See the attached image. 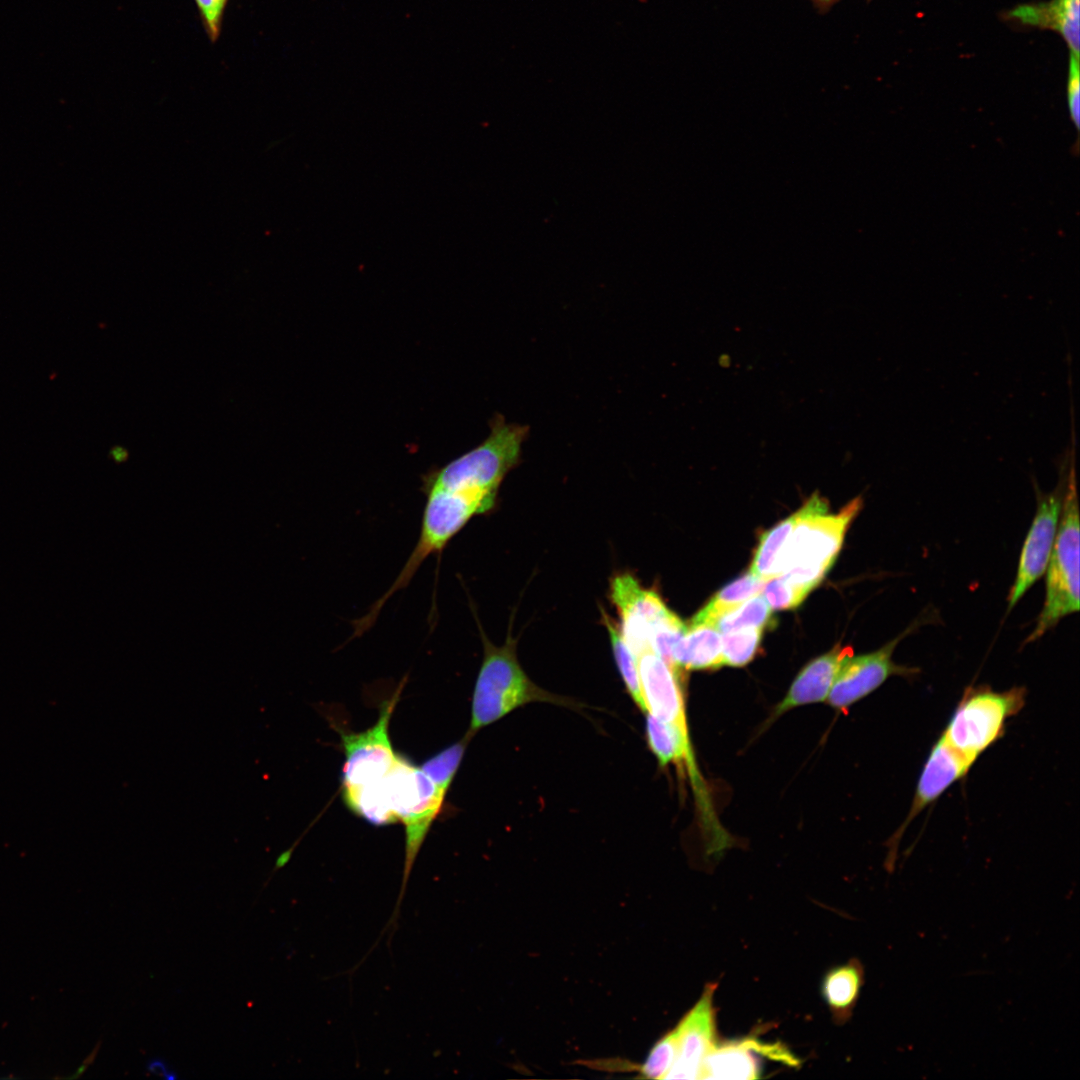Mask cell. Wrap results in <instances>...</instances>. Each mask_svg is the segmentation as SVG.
I'll return each instance as SVG.
<instances>
[{
    "label": "cell",
    "mask_w": 1080,
    "mask_h": 1080,
    "mask_svg": "<svg viewBox=\"0 0 1080 1080\" xmlns=\"http://www.w3.org/2000/svg\"><path fill=\"white\" fill-rule=\"evenodd\" d=\"M404 683L405 680L393 696L382 703L372 727L359 733L340 732L345 756L343 800L355 815L377 826L397 822L387 802L384 783L399 755L390 740L389 724Z\"/></svg>",
    "instance_id": "cell-1"
},
{
    "label": "cell",
    "mask_w": 1080,
    "mask_h": 1080,
    "mask_svg": "<svg viewBox=\"0 0 1080 1080\" xmlns=\"http://www.w3.org/2000/svg\"><path fill=\"white\" fill-rule=\"evenodd\" d=\"M483 659L471 703L467 731H477L499 721L515 709L533 702H547L569 708L581 705L574 700L550 693L530 680L518 662L516 641L508 634L505 643L495 646L481 631Z\"/></svg>",
    "instance_id": "cell-2"
},
{
    "label": "cell",
    "mask_w": 1080,
    "mask_h": 1080,
    "mask_svg": "<svg viewBox=\"0 0 1080 1080\" xmlns=\"http://www.w3.org/2000/svg\"><path fill=\"white\" fill-rule=\"evenodd\" d=\"M385 794L397 821L405 829V858L399 895L391 917L378 939L389 931L390 941L398 927V919L409 877L424 840L439 815L448 791L436 785L420 767L403 755L387 775Z\"/></svg>",
    "instance_id": "cell-3"
},
{
    "label": "cell",
    "mask_w": 1080,
    "mask_h": 1080,
    "mask_svg": "<svg viewBox=\"0 0 1080 1080\" xmlns=\"http://www.w3.org/2000/svg\"><path fill=\"white\" fill-rule=\"evenodd\" d=\"M1069 458L1058 530L1047 565L1046 597L1035 628L1025 643L1038 640L1062 618L1077 612L1080 607V527L1074 447Z\"/></svg>",
    "instance_id": "cell-4"
},
{
    "label": "cell",
    "mask_w": 1080,
    "mask_h": 1080,
    "mask_svg": "<svg viewBox=\"0 0 1080 1080\" xmlns=\"http://www.w3.org/2000/svg\"><path fill=\"white\" fill-rule=\"evenodd\" d=\"M862 506V498L856 497L837 514L804 518L779 554L773 577L812 591L833 566L845 534Z\"/></svg>",
    "instance_id": "cell-5"
},
{
    "label": "cell",
    "mask_w": 1080,
    "mask_h": 1080,
    "mask_svg": "<svg viewBox=\"0 0 1080 1080\" xmlns=\"http://www.w3.org/2000/svg\"><path fill=\"white\" fill-rule=\"evenodd\" d=\"M610 598L619 616V632L634 655L652 650L673 665L686 625L660 596L644 588L633 575L623 573L611 580Z\"/></svg>",
    "instance_id": "cell-6"
},
{
    "label": "cell",
    "mask_w": 1080,
    "mask_h": 1080,
    "mask_svg": "<svg viewBox=\"0 0 1080 1080\" xmlns=\"http://www.w3.org/2000/svg\"><path fill=\"white\" fill-rule=\"evenodd\" d=\"M1026 690L1013 687L996 692L986 687L967 689L943 738L973 763L1002 735L1006 721L1024 706Z\"/></svg>",
    "instance_id": "cell-7"
},
{
    "label": "cell",
    "mask_w": 1080,
    "mask_h": 1080,
    "mask_svg": "<svg viewBox=\"0 0 1080 1080\" xmlns=\"http://www.w3.org/2000/svg\"><path fill=\"white\" fill-rule=\"evenodd\" d=\"M526 434L527 427L495 417L489 436L480 445L426 474L438 482L497 492L505 475L518 463Z\"/></svg>",
    "instance_id": "cell-8"
},
{
    "label": "cell",
    "mask_w": 1080,
    "mask_h": 1080,
    "mask_svg": "<svg viewBox=\"0 0 1080 1080\" xmlns=\"http://www.w3.org/2000/svg\"><path fill=\"white\" fill-rule=\"evenodd\" d=\"M1066 475L1050 494H1043L1036 487L1037 511L1021 550L1016 578L1008 596L1009 610L1047 569L1058 530Z\"/></svg>",
    "instance_id": "cell-9"
},
{
    "label": "cell",
    "mask_w": 1080,
    "mask_h": 1080,
    "mask_svg": "<svg viewBox=\"0 0 1080 1080\" xmlns=\"http://www.w3.org/2000/svg\"><path fill=\"white\" fill-rule=\"evenodd\" d=\"M909 631L906 630L876 651L845 657L827 696L830 706L845 710L876 690L890 676L917 673L918 669L899 665L892 660L897 644Z\"/></svg>",
    "instance_id": "cell-10"
},
{
    "label": "cell",
    "mask_w": 1080,
    "mask_h": 1080,
    "mask_svg": "<svg viewBox=\"0 0 1080 1080\" xmlns=\"http://www.w3.org/2000/svg\"><path fill=\"white\" fill-rule=\"evenodd\" d=\"M798 1066L796 1058L780 1042H764L756 1036L716 1042L705 1056L699 1079L751 1080L760 1077L761 1058Z\"/></svg>",
    "instance_id": "cell-11"
},
{
    "label": "cell",
    "mask_w": 1080,
    "mask_h": 1080,
    "mask_svg": "<svg viewBox=\"0 0 1080 1080\" xmlns=\"http://www.w3.org/2000/svg\"><path fill=\"white\" fill-rule=\"evenodd\" d=\"M716 988V983L707 984L699 1000L674 1027L677 1052L665 1079H699L703 1060L717 1042L713 1005Z\"/></svg>",
    "instance_id": "cell-12"
},
{
    "label": "cell",
    "mask_w": 1080,
    "mask_h": 1080,
    "mask_svg": "<svg viewBox=\"0 0 1080 1080\" xmlns=\"http://www.w3.org/2000/svg\"><path fill=\"white\" fill-rule=\"evenodd\" d=\"M974 763L954 749L941 735L933 745L919 777L910 810L890 839L887 868L892 870L897 847L908 825L935 802L953 783L964 777Z\"/></svg>",
    "instance_id": "cell-13"
},
{
    "label": "cell",
    "mask_w": 1080,
    "mask_h": 1080,
    "mask_svg": "<svg viewBox=\"0 0 1080 1080\" xmlns=\"http://www.w3.org/2000/svg\"><path fill=\"white\" fill-rule=\"evenodd\" d=\"M637 662L644 714L649 713L665 723L689 730L681 670L652 650L642 652Z\"/></svg>",
    "instance_id": "cell-14"
},
{
    "label": "cell",
    "mask_w": 1080,
    "mask_h": 1080,
    "mask_svg": "<svg viewBox=\"0 0 1080 1080\" xmlns=\"http://www.w3.org/2000/svg\"><path fill=\"white\" fill-rule=\"evenodd\" d=\"M851 654V646L837 644L829 652L809 662L794 679L784 699L775 707L771 720L795 707L824 701L842 660Z\"/></svg>",
    "instance_id": "cell-15"
},
{
    "label": "cell",
    "mask_w": 1080,
    "mask_h": 1080,
    "mask_svg": "<svg viewBox=\"0 0 1080 1080\" xmlns=\"http://www.w3.org/2000/svg\"><path fill=\"white\" fill-rule=\"evenodd\" d=\"M646 714V738L650 751L655 755L659 766L665 767L670 763L678 767L686 768L697 797H702L704 811V784L697 768L694 753L691 746L689 730H683L672 724L665 723L649 713Z\"/></svg>",
    "instance_id": "cell-16"
},
{
    "label": "cell",
    "mask_w": 1080,
    "mask_h": 1080,
    "mask_svg": "<svg viewBox=\"0 0 1080 1080\" xmlns=\"http://www.w3.org/2000/svg\"><path fill=\"white\" fill-rule=\"evenodd\" d=\"M828 507V501L814 492L800 509L762 534L749 572L766 580L772 578L779 554L799 522L809 516L825 514Z\"/></svg>",
    "instance_id": "cell-17"
},
{
    "label": "cell",
    "mask_w": 1080,
    "mask_h": 1080,
    "mask_svg": "<svg viewBox=\"0 0 1080 1080\" xmlns=\"http://www.w3.org/2000/svg\"><path fill=\"white\" fill-rule=\"evenodd\" d=\"M864 983L865 970L857 958L826 972L821 992L835 1024L843 1025L851 1019Z\"/></svg>",
    "instance_id": "cell-18"
},
{
    "label": "cell",
    "mask_w": 1080,
    "mask_h": 1080,
    "mask_svg": "<svg viewBox=\"0 0 1080 1080\" xmlns=\"http://www.w3.org/2000/svg\"><path fill=\"white\" fill-rule=\"evenodd\" d=\"M720 632L712 623L689 622L678 642L673 664L680 670H715L723 664Z\"/></svg>",
    "instance_id": "cell-19"
},
{
    "label": "cell",
    "mask_w": 1080,
    "mask_h": 1080,
    "mask_svg": "<svg viewBox=\"0 0 1080 1080\" xmlns=\"http://www.w3.org/2000/svg\"><path fill=\"white\" fill-rule=\"evenodd\" d=\"M1079 0H1055L1047 5L1019 8L1015 16L1034 25L1058 31L1071 54L1079 57Z\"/></svg>",
    "instance_id": "cell-20"
},
{
    "label": "cell",
    "mask_w": 1080,
    "mask_h": 1080,
    "mask_svg": "<svg viewBox=\"0 0 1080 1080\" xmlns=\"http://www.w3.org/2000/svg\"><path fill=\"white\" fill-rule=\"evenodd\" d=\"M766 581L748 571L719 590L690 621L714 624L715 620L725 612L737 608L749 598L761 593Z\"/></svg>",
    "instance_id": "cell-21"
},
{
    "label": "cell",
    "mask_w": 1080,
    "mask_h": 1080,
    "mask_svg": "<svg viewBox=\"0 0 1080 1080\" xmlns=\"http://www.w3.org/2000/svg\"><path fill=\"white\" fill-rule=\"evenodd\" d=\"M603 622L609 632L614 659L626 690L634 704L644 713L645 709L640 689L637 657L624 642L619 632L618 624H615V622L604 612Z\"/></svg>",
    "instance_id": "cell-22"
},
{
    "label": "cell",
    "mask_w": 1080,
    "mask_h": 1080,
    "mask_svg": "<svg viewBox=\"0 0 1080 1080\" xmlns=\"http://www.w3.org/2000/svg\"><path fill=\"white\" fill-rule=\"evenodd\" d=\"M771 610L763 595L759 593L719 616L714 625L721 633L752 627L764 629L772 623Z\"/></svg>",
    "instance_id": "cell-23"
},
{
    "label": "cell",
    "mask_w": 1080,
    "mask_h": 1080,
    "mask_svg": "<svg viewBox=\"0 0 1080 1080\" xmlns=\"http://www.w3.org/2000/svg\"><path fill=\"white\" fill-rule=\"evenodd\" d=\"M472 737L466 733L461 740L426 760L420 768L436 785L449 791Z\"/></svg>",
    "instance_id": "cell-24"
},
{
    "label": "cell",
    "mask_w": 1080,
    "mask_h": 1080,
    "mask_svg": "<svg viewBox=\"0 0 1080 1080\" xmlns=\"http://www.w3.org/2000/svg\"><path fill=\"white\" fill-rule=\"evenodd\" d=\"M763 630L752 627L722 633L723 664L733 667L748 664L759 650Z\"/></svg>",
    "instance_id": "cell-25"
},
{
    "label": "cell",
    "mask_w": 1080,
    "mask_h": 1080,
    "mask_svg": "<svg viewBox=\"0 0 1080 1080\" xmlns=\"http://www.w3.org/2000/svg\"><path fill=\"white\" fill-rule=\"evenodd\" d=\"M676 1052L677 1037L673 1028L656 1041L642 1064L632 1065V1071L638 1072L642 1078L665 1079L675 1061Z\"/></svg>",
    "instance_id": "cell-26"
},
{
    "label": "cell",
    "mask_w": 1080,
    "mask_h": 1080,
    "mask_svg": "<svg viewBox=\"0 0 1080 1080\" xmlns=\"http://www.w3.org/2000/svg\"><path fill=\"white\" fill-rule=\"evenodd\" d=\"M762 591L767 604L774 610L795 609L811 592L810 589L792 584L781 577L768 579Z\"/></svg>",
    "instance_id": "cell-27"
},
{
    "label": "cell",
    "mask_w": 1080,
    "mask_h": 1080,
    "mask_svg": "<svg viewBox=\"0 0 1080 1080\" xmlns=\"http://www.w3.org/2000/svg\"><path fill=\"white\" fill-rule=\"evenodd\" d=\"M194 1L197 5L207 35L211 41L217 40L221 32L224 11L229 0Z\"/></svg>",
    "instance_id": "cell-28"
},
{
    "label": "cell",
    "mask_w": 1080,
    "mask_h": 1080,
    "mask_svg": "<svg viewBox=\"0 0 1080 1080\" xmlns=\"http://www.w3.org/2000/svg\"><path fill=\"white\" fill-rule=\"evenodd\" d=\"M1067 103L1070 118L1074 127L1079 131L1080 127V77L1079 57L1071 54L1069 76L1067 83Z\"/></svg>",
    "instance_id": "cell-29"
},
{
    "label": "cell",
    "mask_w": 1080,
    "mask_h": 1080,
    "mask_svg": "<svg viewBox=\"0 0 1080 1080\" xmlns=\"http://www.w3.org/2000/svg\"><path fill=\"white\" fill-rule=\"evenodd\" d=\"M146 1070L150 1074L162 1077L166 1080H174L179 1078L177 1072L171 1069L168 1063L160 1057L149 1059L146 1063Z\"/></svg>",
    "instance_id": "cell-30"
},
{
    "label": "cell",
    "mask_w": 1080,
    "mask_h": 1080,
    "mask_svg": "<svg viewBox=\"0 0 1080 1080\" xmlns=\"http://www.w3.org/2000/svg\"><path fill=\"white\" fill-rule=\"evenodd\" d=\"M100 1044H101V1041L98 1042V1044L94 1047L92 1052L86 1057V1059L82 1062V1064L77 1068V1070L73 1074H71V1075H69V1076H67L65 1078L66 1079H77V1078L81 1077L83 1075V1073L87 1070V1068L94 1062V1060L96 1058V1055H97V1053L99 1051Z\"/></svg>",
    "instance_id": "cell-31"
},
{
    "label": "cell",
    "mask_w": 1080,
    "mask_h": 1080,
    "mask_svg": "<svg viewBox=\"0 0 1080 1080\" xmlns=\"http://www.w3.org/2000/svg\"><path fill=\"white\" fill-rule=\"evenodd\" d=\"M109 457L115 463H123L129 458V451L123 446L115 445L110 448Z\"/></svg>",
    "instance_id": "cell-32"
},
{
    "label": "cell",
    "mask_w": 1080,
    "mask_h": 1080,
    "mask_svg": "<svg viewBox=\"0 0 1080 1080\" xmlns=\"http://www.w3.org/2000/svg\"><path fill=\"white\" fill-rule=\"evenodd\" d=\"M825 1H829V0H825Z\"/></svg>",
    "instance_id": "cell-33"
}]
</instances>
